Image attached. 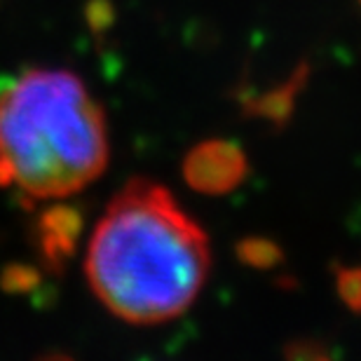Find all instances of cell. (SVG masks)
Instances as JSON below:
<instances>
[{
	"mask_svg": "<svg viewBox=\"0 0 361 361\" xmlns=\"http://www.w3.org/2000/svg\"><path fill=\"white\" fill-rule=\"evenodd\" d=\"M212 268L202 226L157 180L129 178L92 230L85 277L97 300L136 326L178 319Z\"/></svg>",
	"mask_w": 361,
	"mask_h": 361,
	"instance_id": "1",
	"label": "cell"
},
{
	"mask_svg": "<svg viewBox=\"0 0 361 361\" xmlns=\"http://www.w3.org/2000/svg\"><path fill=\"white\" fill-rule=\"evenodd\" d=\"M106 115L66 68H28L0 90V185L63 200L108 167Z\"/></svg>",
	"mask_w": 361,
	"mask_h": 361,
	"instance_id": "2",
	"label": "cell"
},
{
	"mask_svg": "<svg viewBox=\"0 0 361 361\" xmlns=\"http://www.w3.org/2000/svg\"><path fill=\"white\" fill-rule=\"evenodd\" d=\"M183 174L188 183L202 192H228L242 183L247 174V157L228 141H209L188 153Z\"/></svg>",
	"mask_w": 361,
	"mask_h": 361,
	"instance_id": "3",
	"label": "cell"
}]
</instances>
